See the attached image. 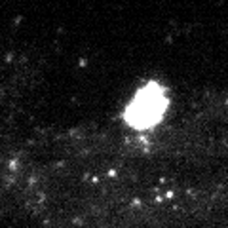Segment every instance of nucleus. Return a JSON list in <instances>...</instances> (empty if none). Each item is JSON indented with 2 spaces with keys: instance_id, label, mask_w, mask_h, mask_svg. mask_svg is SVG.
Here are the masks:
<instances>
[{
  "instance_id": "obj_1",
  "label": "nucleus",
  "mask_w": 228,
  "mask_h": 228,
  "mask_svg": "<svg viewBox=\"0 0 228 228\" xmlns=\"http://www.w3.org/2000/svg\"><path fill=\"white\" fill-rule=\"evenodd\" d=\"M165 109V97L158 86H148L135 97L128 110V120L135 128H146L160 120Z\"/></svg>"
}]
</instances>
